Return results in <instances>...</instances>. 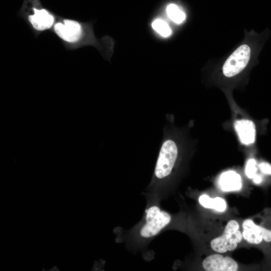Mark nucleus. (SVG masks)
I'll use <instances>...</instances> for the list:
<instances>
[{"instance_id": "nucleus-1", "label": "nucleus", "mask_w": 271, "mask_h": 271, "mask_svg": "<svg viewBox=\"0 0 271 271\" xmlns=\"http://www.w3.org/2000/svg\"><path fill=\"white\" fill-rule=\"evenodd\" d=\"M177 131L169 125L164 128L163 137L157 160L155 178L158 180L168 178L172 173L183 149V143Z\"/></svg>"}, {"instance_id": "nucleus-2", "label": "nucleus", "mask_w": 271, "mask_h": 271, "mask_svg": "<svg viewBox=\"0 0 271 271\" xmlns=\"http://www.w3.org/2000/svg\"><path fill=\"white\" fill-rule=\"evenodd\" d=\"M171 215L162 211L157 206H153L146 210V223L142 228L140 234L145 238L153 237L170 222Z\"/></svg>"}, {"instance_id": "nucleus-3", "label": "nucleus", "mask_w": 271, "mask_h": 271, "mask_svg": "<svg viewBox=\"0 0 271 271\" xmlns=\"http://www.w3.org/2000/svg\"><path fill=\"white\" fill-rule=\"evenodd\" d=\"M238 229L239 224L237 222L233 220L229 221L225 227L224 233L211 241L212 249L219 253L234 250L242 237Z\"/></svg>"}, {"instance_id": "nucleus-4", "label": "nucleus", "mask_w": 271, "mask_h": 271, "mask_svg": "<svg viewBox=\"0 0 271 271\" xmlns=\"http://www.w3.org/2000/svg\"><path fill=\"white\" fill-rule=\"evenodd\" d=\"M251 56L249 46H239L226 59L222 67V73L226 77H233L240 73L247 66Z\"/></svg>"}, {"instance_id": "nucleus-5", "label": "nucleus", "mask_w": 271, "mask_h": 271, "mask_svg": "<svg viewBox=\"0 0 271 271\" xmlns=\"http://www.w3.org/2000/svg\"><path fill=\"white\" fill-rule=\"evenodd\" d=\"M242 227V236L249 243L258 244L263 240L271 241V230L256 225L251 219L245 220Z\"/></svg>"}, {"instance_id": "nucleus-6", "label": "nucleus", "mask_w": 271, "mask_h": 271, "mask_svg": "<svg viewBox=\"0 0 271 271\" xmlns=\"http://www.w3.org/2000/svg\"><path fill=\"white\" fill-rule=\"evenodd\" d=\"M202 264L208 271H235L238 268V264L233 259L218 254L206 257Z\"/></svg>"}, {"instance_id": "nucleus-7", "label": "nucleus", "mask_w": 271, "mask_h": 271, "mask_svg": "<svg viewBox=\"0 0 271 271\" xmlns=\"http://www.w3.org/2000/svg\"><path fill=\"white\" fill-rule=\"evenodd\" d=\"M54 30L60 38L71 43L78 41L82 35L81 25L78 22L73 20H64L63 23L56 24Z\"/></svg>"}, {"instance_id": "nucleus-8", "label": "nucleus", "mask_w": 271, "mask_h": 271, "mask_svg": "<svg viewBox=\"0 0 271 271\" xmlns=\"http://www.w3.org/2000/svg\"><path fill=\"white\" fill-rule=\"evenodd\" d=\"M234 128L241 143L246 146L252 144L255 140L256 129L254 122L249 119L235 121Z\"/></svg>"}, {"instance_id": "nucleus-9", "label": "nucleus", "mask_w": 271, "mask_h": 271, "mask_svg": "<svg viewBox=\"0 0 271 271\" xmlns=\"http://www.w3.org/2000/svg\"><path fill=\"white\" fill-rule=\"evenodd\" d=\"M218 186L224 192L238 191L242 187L241 176L234 171L223 172L219 178Z\"/></svg>"}, {"instance_id": "nucleus-10", "label": "nucleus", "mask_w": 271, "mask_h": 271, "mask_svg": "<svg viewBox=\"0 0 271 271\" xmlns=\"http://www.w3.org/2000/svg\"><path fill=\"white\" fill-rule=\"evenodd\" d=\"M34 14L30 16L29 20L34 29L44 31L49 29L54 21V17L44 9H34Z\"/></svg>"}, {"instance_id": "nucleus-11", "label": "nucleus", "mask_w": 271, "mask_h": 271, "mask_svg": "<svg viewBox=\"0 0 271 271\" xmlns=\"http://www.w3.org/2000/svg\"><path fill=\"white\" fill-rule=\"evenodd\" d=\"M199 202L205 208L213 209L219 212L224 211L226 208L225 200L220 197L212 199L208 195L203 194L199 197Z\"/></svg>"}, {"instance_id": "nucleus-12", "label": "nucleus", "mask_w": 271, "mask_h": 271, "mask_svg": "<svg viewBox=\"0 0 271 271\" xmlns=\"http://www.w3.org/2000/svg\"><path fill=\"white\" fill-rule=\"evenodd\" d=\"M166 12L168 17L176 24H181L186 19L185 13L175 4L169 5L167 7Z\"/></svg>"}, {"instance_id": "nucleus-13", "label": "nucleus", "mask_w": 271, "mask_h": 271, "mask_svg": "<svg viewBox=\"0 0 271 271\" xmlns=\"http://www.w3.org/2000/svg\"><path fill=\"white\" fill-rule=\"evenodd\" d=\"M153 29L160 36L164 38L169 37L172 34V30L169 24L164 20L157 19L152 24Z\"/></svg>"}, {"instance_id": "nucleus-14", "label": "nucleus", "mask_w": 271, "mask_h": 271, "mask_svg": "<svg viewBox=\"0 0 271 271\" xmlns=\"http://www.w3.org/2000/svg\"><path fill=\"white\" fill-rule=\"evenodd\" d=\"M256 162L254 159H249L245 166V172L247 177L252 179L256 174Z\"/></svg>"}, {"instance_id": "nucleus-15", "label": "nucleus", "mask_w": 271, "mask_h": 271, "mask_svg": "<svg viewBox=\"0 0 271 271\" xmlns=\"http://www.w3.org/2000/svg\"><path fill=\"white\" fill-rule=\"evenodd\" d=\"M261 171L266 174L271 175V165L266 162H262L259 165Z\"/></svg>"}, {"instance_id": "nucleus-16", "label": "nucleus", "mask_w": 271, "mask_h": 271, "mask_svg": "<svg viewBox=\"0 0 271 271\" xmlns=\"http://www.w3.org/2000/svg\"><path fill=\"white\" fill-rule=\"evenodd\" d=\"M252 179L253 182L256 184H260L263 180L262 176L258 174H256Z\"/></svg>"}]
</instances>
